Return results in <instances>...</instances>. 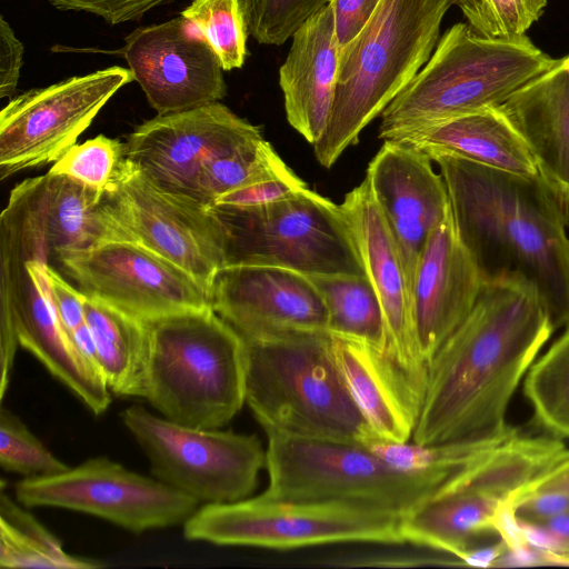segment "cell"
<instances>
[{
    "label": "cell",
    "instance_id": "cell-1",
    "mask_svg": "<svg viewBox=\"0 0 569 569\" xmlns=\"http://www.w3.org/2000/svg\"><path fill=\"white\" fill-rule=\"evenodd\" d=\"M547 308L529 282H482L477 300L432 357L420 415L418 445L503 438L508 405L553 333Z\"/></svg>",
    "mask_w": 569,
    "mask_h": 569
},
{
    "label": "cell",
    "instance_id": "cell-2",
    "mask_svg": "<svg viewBox=\"0 0 569 569\" xmlns=\"http://www.w3.org/2000/svg\"><path fill=\"white\" fill-rule=\"evenodd\" d=\"M425 153L440 169L456 230L482 282L531 283L553 330L568 326L569 203L540 174L522 177L446 152Z\"/></svg>",
    "mask_w": 569,
    "mask_h": 569
},
{
    "label": "cell",
    "instance_id": "cell-3",
    "mask_svg": "<svg viewBox=\"0 0 569 569\" xmlns=\"http://www.w3.org/2000/svg\"><path fill=\"white\" fill-rule=\"evenodd\" d=\"M243 340L246 403L264 432L367 446L381 440L342 379L328 331Z\"/></svg>",
    "mask_w": 569,
    "mask_h": 569
},
{
    "label": "cell",
    "instance_id": "cell-4",
    "mask_svg": "<svg viewBox=\"0 0 569 569\" xmlns=\"http://www.w3.org/2000/svg\"><path fill=\"white\" fill-rule=\"evenodd\" d=\"M452 4L455 0H381L365 28L340 50L330 119L313 144L322 167L330 168L356 144L362 129L428 62Z\"/></svg>",
    "mask_w": 569,
    "mask_h": 569
},
{
    "label": "cell",
    "instance_id": "cell-5",
    "mask_svg": "<svg viewBox=\"0 0 569 569\" xmlns=\"http://www.w3.org/2000/svg\"><path fill=\"white\" fill-rule=\"evenodd\" d=\"M556 60L526 34L490 39L475 33L468 23H456L440 38L425 67L382 111L379 138L389 140L499 107Z\"/></svg>",
    "mask_w": 569,
    "mask_h": 569
},
{
    "label": "cell",
    "instance_id": "cell-6",
    "mask_svg": "<svg viewBox=\"0 0 569 569\" xmlns=\"http://www.w3.org/2000/svg\"><path fill=\"white\" fill-rule=\"evenodd\" d=\"M144 399L177 423L216 429L246 402L243 338L212 308L148 321Z\"/></svg>",
    "mask_w": 569,
    "mask_h": 569
},
{
    "label": "cell",
    "instance_id": "cell-7",
    "mask_svg": "<svg viewBox=\"0 0 569 569\" xmlns=\"http://www.w3.org/2000/svg\"><path fill=\"white\" fill-rule=\"evenodd\" d=\"M266 435L269 485L261 495L269 499L345 501L406 517L466 470L406 471L367 445Z\"/></svg>",
    "mask_w": 569,
    "mask_h": 569
},
{
    "label": "cell",
    "instance_id": "cell-8",
    "mask_svg": "<svg viewBox=\"0 0 569 569\" xmlns=\"http://www.w3.org/2000/svg\"><path fill=\"white\" fill-rule=\"evenodd\" d=\"M211 207L226 233V266L367 276L340 204L309 188L260 207Z\"/></svg>",
    "mask_w": 569,
    "mask_h": 569
},
{
    "label": "cell",
    "instance_id": "cell-9",
    "mask_svg": "<svg viewBox=\"0 0 569 569\" xmlns=\"http://www.w3.org/2000/svg\"><path fill=\"white\" fill-rule=\"evenodd\" d=\"M402 516L345 501L276 500L261 493L206 503L183 523L188 540L293 549L341 542L403 543Z\"/></svg>",
    "mask_w": 569,
    "mask_h": 569
},
{
    "label": "cell",
    "instance_id": "cell-10",
    "mask_svg": "<svg viewBox=\"0 0 569 569\" xmlns=\"http://www.w3.org/2000/svg\"><path fill=\"white\" fill-rule=\"evenodd\" d=\"M120 418L147 456L152 477L199 503L249 498L266 467L256 435L183 426L133 405Z\"/></svg>",
    "mask_w": 569,
    "mask_h": 569
},
{
    "label": "cell",
    "instance_id": "cell-11",
    "mask_svg": "<svg viewBox=\"0 0 569 569\" xmlns=\"http://www.w3.org/2000/svg\"><path fill=\"white\" fill-rule=\"evenodd\" d=\"M552 460V450L542 438L513 436L406 516L405 541L459 561L480 539L496 535L493 519L500 506L547 470Z\"/></svg>",
    "mask_w": 569,
    "mask_h": 569
},
{
    "label": "cell",
    "instance_id": "cell-12",
    "mask_svg": "<svg viewBox=\"0 0 569 569\" xmlns=\"http://www.w3.org/2000/svg\"><path fill=\"white\" fill-rule=\"evenodd\" d=\"M112 213L134 241L173 262L210 290L226 266V233L210 204L168 190L124 159L104 192Z\"/></svg>",
    "mask_w": 569,
    "mask_h": 569
},
{
    "label": "cell",
    "instance_id": "cell-13",
    "mask_svg": "<svg viewBox=\"0 0 569 569\" xmlns=\"http://www.w3.org/2000/svg\"><path fill=\"white\" fill-rule=\"evenodd\" d=\"M14 495L24 507L79 511L133 533L183 525L200 505L107 457L90 458L57 475L24 478L16 483Z\"/></svg>",
    "mask_w": 569,
    "mask_h": 569
},
{
    "label": "cell",
    "instance_id": "cell-14",
    "mask_svg": "<svg viewBox=\"0 0 569 569\" xmlns=\"http://www.w3.org/2000/svg\"><path fill=\"white\" fill-rule=\"evenodd\" d=\"M133 79L113 66L12 98L0 112V179L56 162Z\"/></svg>",
    "mask_w": 569,
    "mask_h": 569
},
{
    "label": "cell",
    "instance_id": "cell-15",
    "mask_svg": "<svg viewBox=\"0 0 569 569\" xmlns=\"http://www.w3.org/2000/svg\"><path fill=\"white\" fill-rule=\"evenodd\" d=\"M50 248L38 232L22 250L0 257V306L13 311L19 343L94 415L111 403L103 377L80 355L54 308L46 268Z\"/></svg>",
    "mask_w": 569,
    "mask_h": 569
},
{
    "label": "cell",
    "instance_id": "cell-16",
    "mask_svg": "<svg viewBox=\"0 0 569 569\" xmlns=\"http://www.w3.org/2000/svg\"><path fill=\"white\" fill-rule=\"evenodd\" d=\"M57 259L83 293L146 321L211 308L206 286L131 240L106 241Z\"/></svg>",
    "mask_w": 569,
    "mask_h": 569
},
{
    "label": "cell",
    "instance_id": "cell-17",
    "mask_svg": "<svg viewBox=\"0 0 569 569\" xmlns=\"http://www.w3.org/2000/svg\"><path fill=\"white\" fill-rule=\"evenodd\" d=\"M260 138L259 126L217 101L144 121L128 136L124 157L159 186L193 197L208 162Z\"/></svg>",
    "mask_w": 569,
    "mask_h": 569
},
{
    "label": "cell",
    "instance_id": "cell-18",
    "mask_svg": "<svg viewBox=\"0 0 569 569\" xmlns=\"http://www.w3.org/2000/svg\"><path fill=\"white\" fill-rule=\"evenodd\" d=\"M116 53L158 114L198 108L227 94L216 53L181 16L134 29Z\"/></svg>",
    "mask_w": 569,
    "mask_h": 569
},
{
    "label": "cell",
    "instance_id": "cell-19",
    "mask_svg": "<svg viewBox=\"0 0 569 569\" xmlns=\"http://www.w3.org/2000/svg\"><path fill=\"white\" fill-rule=\"evenodd\" d=\"M213 311L242 338L328 331V311L309 276L280 267L229 264L210 286Z\"/></svg>",
    "mask_w": 569,
    "mask_h": 569
},
{
    "label": "cell",
    "instance_id": "cell-20",
    "mask_svg": "<svg viewBox=\"0 0 569 569\" xmlns=\"http://www.w3.org/2000/svg\"><path fill=\"white\" fill-rule=\"evenodd\" d=\"M386 321L383 356L425 397L429 365L419 343L396 241L367 178L340 204Z\"/></svg>",
    "mask_w": 569,
    "mask_h": 569
},
{
    "label": "cell",
    "instance_id": "cell-21",
    "mask_svg": "<svg viewBox=\"0 0 569 569\" xmlns=\"http://www.w3.org/2000/svg\"><path fill=\"white\" fill-rule=\"evenodd\" d=\"M431 161L421 150L385 140L366 174L396 241L410 299L426 241L450 211L446 183Z\"/></svg>",
    "mask_w": 569,
    "mask_h": 569
},
{
    "label": "cell",
    "instance_id": "cell-22",
    "mask_svg": "<svg viewBox=\"0 0 569 569\" xmlns=\"http://www.w3.org/2000/svg\"><path fill=\"white\" fill-rule=\"evenodd\" d=\"M481 284L479 270L458 236L450 207L426 241L411 292L416 330L428 365L468 316Z\"/></svg>",
    "mask_w": 569,
    "mask_h": 569
},
{
    "label": "cell",
    "instance_id": "cell-23",
    "mask_svg": "<svg viewBox=\"0 0 569 569\" xmlns=\"http://www.w3.org/2000/svg\"><path fill=\"white\" fill-rule=\"evenodd\" d=\"M338 69L339 47L328 3L295 32L279 69L287 120L312 144L321 138L330 119Z\"/></svg>",
    "mask_w": 569,
    "mask_h": 569
},
{
    "label": "cell",
    "instance_id": "cell-24",
    "mask_svg": "<svg viewBox=\"0 0 569 569\" xmlns=\"http://www.w3.org/2000/svg\"><path fill=\"white\" fill-rule=\"evenodd\" d=\"M499 109L523 139L539 174L569 203V54Z\"/></svg>",
    "mask_w": 569,
    "mask_h": 569
},
{
    "label": "cell",
    "instance_id": "cell-25",
    "mask_svg": "<svg viewBox=\"0 0 569 569\" xmlns=\"http://www.w3.org/2000/svg\"><path fill=\"white\" fill-rule=\"evenodd\" d=\"M332 337V352L342 379L375 433L386 441L412 438L423 397L378 349Z\"/></svg>",
    "mask_w": 569,
    "mask_h": 569
},
{
    "label": "cell",
    "instance_id": "cell-26",
    "mask_svg": "<svg viewBox=\"0 0 569 569\" xmlns=\"http://www.w3.org/2000/svg\"><path fill=\"white\" fill-rule=\"evenodd\" d=\"M421 151H440L505 172L535 177L523 139L499 107L486 108L389 139Z\"/></svg>",
    "mask_w": 569,
    "mask_h": 569
},
{
    "label": "cell",
    "instance_id": "cell-27",
    "mask_svg": "<svg viewBox=\"0 0 569 569\" xmlns=\"http://www.w3.org/2000/svg\"><path fill=\"white\" fill-rule=\"evenodd\" d=\"M46 236L56 257L111 240H130L104 200V193L64 176L47 173Z\"/></svg>",
    "mask_w": 569,
    "mask_h": 569
},
{
    "label": "cell",
    "instance_id": "cell-28",
    "mask_svg": "<svg viewBox=\"0 0 569 569\" xmlns=\"http://www.w3.org/2000/svg\"><path fill=\"white\" fill-rule=\"evenodd\" d=\"M84 319L109 390L117 396L143 398L150 352L148 321L90 296L84 302Z\"/></svg>",
    "mask_w": 569,
    "mask_h": 569
},
{
    "label": "cell",
    "instance_id": "cell-29",
    "mask_svg": "<svg viewBox=\"0 0 569 569\" xmlns=\"http://www.w3.org/2000/svg\"><path fill=\"white\" fill-rule=\"evenodd\" d=\"M328 311L331 336L369 345L383 353L386 321L381 302L367 276L307 274Z\"/></svg>",
    "mask_w": 569,
    "mask_h": 569
},
{
    "label": "cell",
    "instance_id": "cell-30",
    "mask_svg": "<svg viewBox=\"0 0 569 569\" xmlns=\"http://www.w3.org/2000/svg\"><path fill=\"white\" fill-rule=\"evenodd\" d=\"M19 503L1 487V568L92 569L104 566L94 559L67 553L61 541Z\"/></svg>",
    "mask_w": 569,
    "mask_h": 569
},
{
    "label": "cell",
    "instance_id": "cell-31",
    "mask_svg": "<svg viewBox=\"0 0 569 569\" xmlns=\"http://www.w3.org/2000/svg\"><path fill=\"white\" fill-rule=\"evenodd\" d=\"M523 393L538 425L555 438H569V330L531 365Z\"/></svg>",
    "mask_w": 569,
    "mask_h": 569
},
{
    "label": "cell",
    "instance_id": "cell-32",
    "mask_svg": "<svg viewBox=\"0 0 569 569\" xmlns=\"http://www.w3.org/2000/svg\"><path fill=\"white\" fill-rule=\"evenodd\" d=\"M289 169L263 137L208 162L201 169L193 197L211 206L227 192Z\"/></svg>",
    "mask_w": 569,
    "mask_h": 569
},
{
    "label": "cell",
    "instance_id": "cell-33",
    "mask_svg": "<svg viewBox=\"0 0 569 569\" xmlns=\"http://www.w3.org/2000/svg\"><path fill=\"white\" fill-rule=\"evenodd\" d=\"M180 16L207 41L223 71L243 66L249 31L241 0H191Z\"/></svg>",
    "mask_w": 569,
    "mask_h": 569
},
{
    "label": "cell",
    "instance_id": "cell-34",
    "mask_svg": "<svg viewBox=\"0 0 569 569\" xmlns=\"http://www.w3.org/2000/svg\"><path fill=\"white\" fill-rule=\"evenodd\" d=\"M124 159V143L99 134L83 143L73 144L48 172L68 177L104 193Z\"/></svg>",
    "mask_w": 569,
    "mask_h": 569
},
{
    "label": "cell",
    "instance_id": "cell-35",
    "mask_svg": "<svg viewBox=\"0 0 569 569\" xmlns=\"http://www.w3.org/2000/svg\"><path fill=\"white\" fill-rule=\"evenodd\" d=\"M0 465L6 471L24 478L52 476L69 468L18 416L3 407L0 410Z\"/></svg>",
    "mask_w": 569,
    "mask_h": 569
},
{
    "label": "cell",
    "instance_id": "cell-36",
    "mask_svg": "<svg viewBox=\"0 0 569 569\" xmlns=\"http://www.w3.org/2000/svg\"><path fill=\"white\" fill-rule=\"evenodd\" d=\"M548 0H455L471 30L485 38L513 39L541 17Z\"/></svg>",
    "mask_w": 569,
    "mask_h": 569
},
{
    "label": "cell",
    "instance_id": "cell-37",
    "mask_svg": "<svg viewBox=\"0 0 569 569\" xmlns=\"http://www.w3.org/2000/svg\"><path fill=\"white\" fill-rule=\"evenodd\" d=\"M331 0H241L249 33L261 44L281 46Z\"/></svg>",
    "mask_w": 569,
    "mask_h": 569
},
{
    "label": "cell",
    "instance_id": "cell-38",
    "mask_svg": "<svg viewBox=\"0 0 569 569\" xmlns=\"http://www.w3.org/2000/svg\"><path fill=\"white\" fill-rule=\"evenodd\" d=\"M308 188L291 168L218 197L211 206L260 207L288 199Z\"/></svg>",
    "mask_w": 569,
    "mask_h": 569
},
{
    "label": "cell",
    "instance_id": "cell-39",
    "mask_svg": "<svg viewBox=\"0 0 569 569\" xmlns=\"http://www.w3.org/2000/svg\"><path fill=\"white\" fill-rule=\"evenodd\" d=\"M60 10L86 11L111 26L138 21L147 12L170 0H48Z\"/></svg>",
    "mask_w": 569,
    "mask_h": 569
},
{
    "label": "cell",
    "instance_id": "cell-40",
    "mask_svg": "<svg viewBox=\"0 0 569 569\" xmlns=\"http://www.w3.org/2000/svg\"><path fill=\"white\" fill-rule=\"evenodd\" d=\"M381 0H331L339 52L365 28Z\"/></svg>",
    "mask_w": 569,
    "mask_h": 569
},
{
    "label": "cell",
    "instance_id": "cell-41",
    "mask_svg": "<svg viewBox=\"0 0 569 569\" xmlns=\"http://www.w3.org/2000/svg\"><path fill=\"white\" fill-rule=\"evenodd\" d=\"M52 301L59 319L71 335L73 330L86 322V293L73 288L49 264L46 268Z\"/></svg>",
    "mask_w": 569,
    "mask_h": 569
},
{
    "label": "cell",
    "instance_id": "cell-42",
    "mask_svg": "<svg viewBox=\"0 0 569 569\" xmlns=\"http://www.w3.org/2000/svg\"><path fill=\"white\" fill-rule=\"evenodd\" d=\"M24 48L14 31L0 17V98H11L18 86Z\"/></svg>",
    "mask_w": 569,
    "mask_h": 569
},
{
    "label": "cell",
    "instance_id": "cell-43",
    "mask_svg": "<svg viewBox=\"0 0 569 569\" xmlns=\"http://www.w3.org/2000/svg\"><path fill=\"white\" fill-rule=\"evenodd\" d=\"M518 520L539 523L569 512V495L542 493L510 501Z\"/></svg>",
    "mask_w": 569,
    "mask_h": 569
},
{
    "label": "cell",
    "instance_id": "cell-44",
    "mask_svg": "<svg viewBox=\"0 0 569 569\" xmlns=\"http://www.w3.org/2000/svg\"><path fill=\"white\" fill-rule=\"evenodd\" d=\"M542 493L569 495V451L549 469L517 490L509 501Z\"/></svg>",
    "mask_w": 569,
    "mask_h": 569
},
{
    "label": "cell",
    "instance_id": "cell-45",
    "mask_svg": "<svg viewBox=\"0 0 569 569\" xmlns=\"http://www.w3.org/2000/svg\"><path fill=\"white\" fill-rule=\"evenodd\" d=\"M507 551L503 540L498 542L473 547L466 551L459 559L460 566L477 568H493L497 560Z\"/></svg>",
    "mask_w": 569,
    "mask_h": 569
},
{
    "label": "cell",
    "instance_id": "cell-46",
    "mask_svg": "<svg viewBox=\"0 0 569 569\" xmlns=\"http://www.w3.org/2000/svg\"><path fill=\"white\" fill-rule=\"evenodd\" d=\"M71 338L84 360L101 375L96 342L88 325L84 322L73 330Z\"/></svg>",
    "mask_w": 569,
    "mask_h": 569
}]
</instances>
